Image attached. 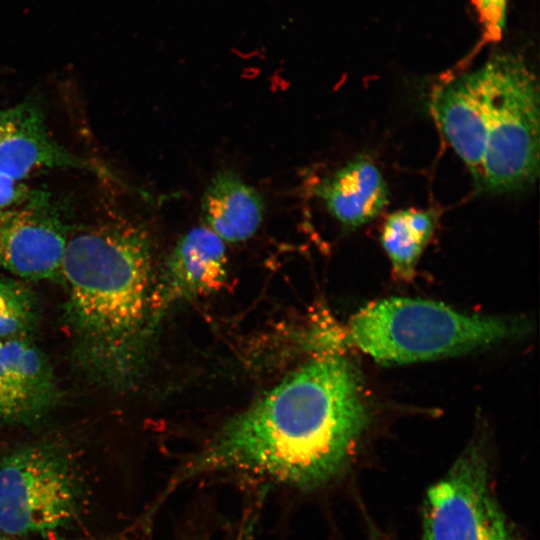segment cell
Returning a JSON list of instances; mask_svg holds the SVG:
<instances>
[{"label": "cell", "mask_w": 540, "mask_h": 540, "mask_svg": "<svg viewBox=\"0 0 540 540\" xmlns=\"http://www.w3.org/2000/svg\"><path fill=\"white\" fill-rule=\"evenodd\" d=\"M509 0H473L484 37L498 41L503 35Z\"/></svg>", "instance_id": "cell-17"}, {"label": "cell", "mask_w": 540, "mask_h": 540, "mask_svg": "<svg viewBox=\"0 0 540 540\" xmlns=\"http://www.w3.org/2000/svg\"><path fill=\"white\" fill-rule=\"evenodd\" d=\"M74 540H94V539H74Z\"/></svg>", "instance_id": "cell-20"}, {"label": "cell", "mask_w": 540, "mask_h": 540, "mask_svg": "<svg viewBox=\"0 0 540 540\" xmlns=\"http://www.w3.org/2000/svg\"><path fill=\"white\" fill-rule=\"evenodd\" d=\"M370 540H388V539L383 537L381 534H378L375 531H373V533H371V539Z\"/></svg>", "instance_id": "cell-18"}, {"label": "cell", "mask_w": 540, "mask_h": 540, "mask_svg": "<svg viewBox=\"0 0 540 540\" xmlns=\"http://www.w3.org/2000/svg\"><path fill=\"white\" fill-rule=\"evenodd\" d=\"M523 319L470 315L442 303L393 297L354 315L347 340L381 363H408L460 354L528 331Z\"/></svg>", "instance_id": "cell-3"}, {"label": "cell", "mask_w": 540, "mask_h": 540, "mask_svg": "<svg viewBox=\"0 0 540 540\" xmlns=\"http://www.w3.org/2000/svg\"><path fill=\"white\" fill-rule=\"evenodd\" d=\"M483 118L484 156L476 187L501 194L523 189L539 172V87L528 64L496 54Z\"/></svg>", "instance_id": "cell-4"}, {"label": "cell", "mask_w": 540, "mask_h": 540, "mask_svg": "<svg viewBox=\"0 0 540 540\" xmlns=\"http://www.w3.org/2000/svg\"><path fill=\"white\" fill-rule=\"evenodd\" d=\"M463 74L437 89L431 111L446 139L468 167L475 183L484 156L483 117L493 83V66Z\"/></svg>", "instance_id": "cell-10"}, {"label": "cell", "mask_w": 540, "mask_h": 540, "mask_svg": "<svg viewBox=\"0 0 540 540\" xmlns=\"http://www.w3.org/2000/svg\"><path fill=\"white\" fill-rule=\"evenodd\" d=\"M41 418L20 385L0 366V420L30 423Z\"/></svg>", "instance_id": "cell-16"}, {"label": "cell", "mask_w": 540, "mask_h": 540, "mask_svg": "<svg viewBox=\"0 0 540 540\" xmlns=\"http://www.w3.org/2000/svg\"><path fill=\"white\" fill-rule=\"evenodd\" d=\"M150 236L114 217L69 232L61 267L73 357L92 380L124 387L141 370L155 326Z\"/></svg>", "instance_id": "cell-2"}, {"label": "cell", "mask_w": 540, "mask_h": 540, "mask_svg": "<svg viewBox=\"0 0 540 540\" xmlns=\"http://www.w3.org/2000/svg\"><path fill=\"white\" fill-rule=\"evenodd\" d=\"M35 311L27 288L0 276V340L24 336L34 324Z\"/></svg>", "instance_id": "cell-15"}, {"label": "cell", "mask_w": 540, "mask_h": 540, "mask_svg": "<svg viewBox=\"0 0 540 540\" xmlns=\"http://www.w3.org/2000/svg\"><path fill=\"white\" fill-rule=\"evenodd\" d=\"M315 193L346 230L374 220L389 200L381 171L365 155L354 157L323 178L316 185Z\"/></svg>", "instance_id": "cell-11"}, {"label": "cell", "mask_w": 540, "mask_h": 540, "mask_svg": "<svg viewBox=\"0 0 540 540\" xmlns=\"http://www.w3.org/2000/svg\"><path fill=\"white\" fill-rule=\"evenodd\" d=\"M0 366L20 385L42 417L57 403L59 392L51 363L28 338L0 340Z\"/></svg>", "instance_id": "cell-13"}, {"label": "cell", "mask_w": 540, "mask_h": 540, "mask_svg": "<svg viewBox=\"0 0 540 540\" xmlns=\"http://www.w3.org/2000/svg\"><path fill=\"white\" fill-rule=\"evenodd\" d=\"M69 232L50 196L36 190L0 209V267L24 280L61 282Z\"/></svg>", "instance_id": "cell-8"}, {"label": "cell", "mask_w": 540, "mask_h": 540, "mask_svg": "<svg viewBox=\"0 0 540 540\" xmlns=\"http://www.w3.org/2000/svg\"><path fill=\"white\" fill-rule=\"evenodd\" d=\"M201 214L204 227L224 242H242L254 235L261 225L264 202L236 173L221 170L203 194Z\"/></svg>", "instance_id": "cell-12"}, {"label": "cell", "mask_w": 540, "mask_h": 540, "mask_svg": "<svg viewBox=\"0 0 540 540\" xmlns=\"http://www.w3.org/2000/svg\"><path fill=\"white\" fill-rule=\"evenodd\" d=\"M56 169L109 175L105 168L61 145L36 102L24 101L0 108V209L27 201L36 191L27 181Z\"/></svg>", "instance_id": "cell-7"}, {"label": "cell", "mask_w": 540, "mask_h": 540, "mask_svg": "<svg viewBox=\"0 0 540 540\" xmlns=\"http://www.w3.org/2000/svg\"><path fill=\"white\" fill-rule=\"evenodd\" d=\"M226 278L224 241L204 226L193 228L178 240L154 280L151 295L154 326L170 306L180 300L215 292Z\"/></svg>", "instance_id": "cell-9"}, {"label": "cell", "mask_w": 540, "mask_h": 540, "mask_svg": "<svg viewBox=\"0 0 540 540\" xmlns=\"http://www.w3.org/2000/svg\"><path fill=\"white\" fill-rule=\"evenodd\" d=\"M421 540H524L496 497L481 441H471L429 487Z\"/></svg>", "instance_id": "cell-6"}, {"label": "cell", "mask_w": 540, "mask_h": 540, "mask_svg": "<svg viewBox=\"0 0 540 540\" xmlns=\"http://www.w3.org/2000/svg\"><path fill=\"white\" fill-rule=\"evenodd\" d=\"M0 540H4L3 538V532L0 530Z\"/></svg>", "instance_id": "cell-19"}, {"label": "cell", "mask_w": 540, "mask_h": 540, "mask_svg": "<svg viewBox=\"0 0 540 540\" xmlns=\"http://www.w3.org/2000/svg\"><path fill=\"white\" fill-rule=\"evenodd\" d=\"M437 219L436 210L415 208L398 210L387 217L380 239L397 278H413L418 260L434 233Z\"/></svg>", "instance_id": "cell-14"}, {"label": "cell", "mask_w": 540, "mask_h": 540, "mask_svg": "<svg viewBox=\"0 0 540 540\" xmlns=\"http://www.w3.org/2000/svg\"><path fill=\"white\" fill-rule=\"evenodd\" d=\"M78 499L71 460L59 445H24L0 460L3 533L21 536L60 528L76 516Z\"/></svg>", "instance_id": "cell-5"}, {"label": "cell", "mask_w": 540, "mask_h": 540, "mask_svg": "<svg viewBox=\"0 0 540 540\" xmlns=\"http://www.w3.org/2000/svg\"><path fill=\"white\" fill-rule=\"evenodd\" d=\"M360 375L339 355L318 357L227 421L174 476L170 489L215 471H243L300 490L337 479L367 429Z\"/></svg>", "instance_id": "cell-1"}]
</instances>
